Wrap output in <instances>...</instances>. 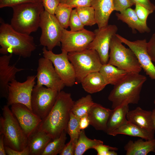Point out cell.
I'll return each mask as SVG.
<instances>
[{"label":"cell","mask_w":155,"mask_h":155,"mask_svg":"<svg viewBox=\"0 0 155 155\" xmlns=\"http://www.w3.org/2000/svg\"><path fill=\"white\" fill-rule=\"evenodd\" d=\"M152 111V117L153 121L154 126L155 127V108H154Z\"/></svg>","instance_id":"cell-47"},{"label":"cell","mask_w":155,"mask_h":155,"mask_svg":"<svg viewBox=\"0 0 155 155\" xmlns=\"http://www.w3.org/2000/svg\"><path fill=\"white\" fill-rule=\"evenodd\" d=\"M94 103L91 96L88 94L74 102L71 112L75 116L80 118L88 115Z\"/></svg>","instance_id":"cell-28"},{"label":"cell","mask_w":155,"mask_h":155,"mask_svg":"<svg viewBox=\"0 0 155 155\" xmlns=\"http://www.w3.org/2000/svg\"><path fill=\"white\" fill-rule=\"evenodd\" d=\"M79 17L84 26H92L96 24L95 11L91 6H83L75 8Z\"/></svg>","instance_id":"cell-33"},{"label":"cell","mask_w":155,"mask_h":155,"mask_svg":"<svg viewBox=\"0 0 155 155\" xmlns=\"http://www.w3.org/2000/svg\"><path fill=\"white\" fill-rule=\"evenodd\" d=\"M42 3L44 10L54 14L56 8L60 3V0H42Z\"/></svg>","instance_id":"cell-38"},{"label":"cell","mask_w":155,"mask_h":155,"mask_svg":"<svg viewBox=\"0 0 155 155\" xmlns=\"http://www.w3.org/2000/svg\"><path fill=\"white\" fill-rule=\"evenodd\" d=\"M43 57L52 62L55 70L65 86L71 87L76 82L75 71L73 65L69 60L68 53L62 51L59 54L54 53L52 51L48 50L44 47L42 49Z\"/></svg>","instance_id":"cell-11"},{"label":"cell","mask_w":155,"mask_h":155,"mask_svg":"<svg viewBox=\"0 0 155 155\" xmlns=\"http://www.w3.org/2000/svg\"><path fill=\"white\" fill-rule=\"evenodd\" d=\"M72 9L65 3H60L54 14L61 26L66 29L69 26V20Z\"/></svg>","instance_id":"cell-32"},{"label":"cell","mask_w":155,"mask_h":155,"mask_svg":"<svg viewBox=\"0 0 155 155\" xmlns=\"http://www.w3.org/2000/svg\"><path fill=\"white\" fill-rule=\"evenodd\" d=\"M80 118L71 112L66 131L70 136V140L75 148L81 130L80 126Z\"/></svg>","instance_id":"cell-31"},{"label":"cell","mask_w":155,"mask_h":155,"mask_svg":"<svg viewBox=\"0 0 155 155\" xmlns=\"http://www.w3.org/2000/svg\"><path fill=\"white\" fill-rule=\"evenodd\" d=\"M10 109L28 137L38 129L42 120L26 106L15 104Z\"/></svg>","instance_id":"cell-16"},{"label":"cell","mask_w":155,"mask_h":155,"mask_svg":"<svg viewBox=\"0 0 155 155\" xmlns=\"http://www.w3.org/2000/svg\"><path fill=\"white\" fill-rule=\"evenodd\" d=\"M128 121L148 131L155 133L152 117V111L143 109L138 106L135 109L129 110L126 115Z\"/></svg>","instance_id":"cell-19"},{"label":"cell","mask_w":155,"mask_h":155,"mask_svg":"<svg viewBox=\"0 0 155 155\" xmlns=\"http://www.w3.org/2000/svg\"><path fill=\"white\" fill-rule=\"evenodd\" d=\"M10 25L16 31L30 35L39 27L41 16L44 10L42 2H28L11 7Z\"/></svg>","instance_id":"cell-4"},{"label":"cell","mask_w":155,"mask_h":155,"mask_svg":"<svg viewBox=\"0 0 155 155\" xmlns=\"http://www.w3.org/2000/svg\"><path fill=\"white\" fill-rule=\"evenodd\" d=\"M94 36V32L85 29L73 31L63 28L61 40V51L68 53L86 49Z\"/></svg>","instance_id":"cell-12"},{"label":"cell","mask_w":155,"mask_h":155,"mask_svg":"<svg viewBox=\"0 0 155 155\" xmlns=\"http://www.w3.org/2000/svg\"><path fill=\"white\" fill-rule=\"evenodd\" d=\"M93 149L96 151L97 155H109L111 150L117 151L118 150V148L116 147L104 145L103 144L95 146Z\"/></svg>","instance_id":"cell-39"},{"label":"cell","mask_w":155,"mask_h":155,"mask_svg":"<svg viewBox=\"0 0 155 155\" xmlns=\"http://www.w3.org/2000/svg\"><path fill=\"white\" fill-rule=\"evenodd\" d=\"M120 134L138 137L145 140L155 139L154 133L142 128L129 121L114 130L109 135L115 136Z\"/></svg>","instance_id":"cell-22"},{"label":"cell","mask_w":155,"mask_h":155,"mask_svg":"<svg viewBox=\"0 0 155 155\" xmlns=\"http://www.w3.org/2000/svg\"><path fill=\"white\" fill-rule=\"evenodd\" d=\"M66 0H60V3H65V2Z\"/></svg>","instance_id":"cell-48"},{"label":"cell","mask_w":155,"mask_h":155,"mask_svg":"<svg viewBox=\"0 0 155 155\" xmlns=\"http://www.w3.org/2000/svg\"><path fill=\"white\" fill-rule=\"evenodd\" d=\"M103 144L99 140L88 138L86 135L84 130H81L75 147L74 155H82L87 150L93 149L95 146Z\"/></svg>","instance_id":"cell-29"},{"label":"cell","mask_w":155,"mask_h":155,"mask_svg":"<svg viewBox=\"0 0 155 155\" xmlns=\"http://www.w3.org/2000/svg\"><path fill=\"white\" fill-rule=\"evenodd\" d=\"M36 78V75H29L23 82H18L16 79L10 82L8 88L7 104L9 106L20 103L26 105L32 111L31 100Z\"/></svg>","instance_id":"cell-10"},{"label":"cell","mask_w":155,"mask_h":155,"mask_svg":"<svg viewBox=\"0 0 155 155\" xmlns=\"http://www.w3.org/2000/svg\"><path fill=\"white\" fill-rule=\"evenodd\" d=\"M68 57L74 68L78 83H81L88 74L99 71L102 65L98 53L92 49L69 52Z\"/></svg>","instance_id":"cell-7"},{"label":"cell","mask_w":155,"mask_h":155,"mask_svg":"<svg viewBox=\"0 0 155 155\" xmlns=\"http://www.w3.org/2000/svg\"><path fill=\"white\" fill-rule=\"evenodd\" d=\"M118 20L126 23L133 30H136L141 33H148L150 28L139 19L134 9L128 8L123 11L116 13Z\"/></svg>","instance_id":"cell-24"},{"label":"cell","mask_w":155,"mask_h":155,"mask_svg":"<svg viewBox=\"0 0 155 155\" xmlns=\"http://www.w3.org/2000/svg\"><path fill=\"white\" fill-rule=\"evenodd\" d=\"M140 139L135 141L129 140L124 147L126 155H147L155 152V139L144 141Z\"/></svg>","instance_id":"cell-23"},{"label":"cell","mask_w":155,"mask_h":155,"mask_svg":"<svg viewBox=\"0 0 155 155\" xmlns=\"http://www.w3.org/2000/svg\"><path fill=\"white\" fill-rule=\"evenodd\" d=\"M146 77L140 73L129 72L120 82L114 86L108 100L112 109L124 104H137Z\"/></svg>","instance_id":"cell-3"},{"label":"cell","mask_w":155,"mask_h":155,"mask_svg":"<svg viewBox=\"0 0 155 155\" xmlns=\"http://www.w3.org/2000/svg\"><path fill=\"white\" fill-rule=\"evenodd\" d=\"M116 35L133 51L146 75L155 81V66L148 53L146 40L131 41L118 34H116Z\"/></svg>","instance_id":"cell-15"},{"label":"cell","mask_w":155,"mask_h":155,"mask_svg":"<svg viewBox=\"0 0 155 155\" xmlns=\"http://www.w3.org/2000/svg\"><path fill=\"white\" fill-rule=\"evenodd\" d=\"M129 104H124L112 109L108 120L105 133L109 134L128 122L126 115L129 110Z\"/></svg>","instance_id":"cell-25"},{"label":"cell","mask_w":155,"mask_h":155,"mask_svg":"<svg viewBox=\"0 0 155 155\" xmlns=\"http://www.w3.org/2000/svg\"><path fill=\"white\" fill-rule=\"evenodd\" d=\"M37 71V85L44 86L59 92L65 86L48 59L43 57L39 59Z\"/></svg>","instance_id":"cell-14"},{"label":"cell","mask_w":155,"mask_h":155,"mask_svg":"<svg viewBox=\"0 0 155 155\" xmlns=\"http://www.w3.org/2000/svg\"><path fill=\"white\" fill-rule=\"evenodd\" d=\"M59 92L44 86L35 85L32 92V111L42 120L49 114L53 106Z\"/></svg>","instance_id":"cell-9"},{"label":"cell","mask_w":155,"mask_h":155,"mask_svg":"<svg viewBox=\"0 0 155 155\" xmlns=\"http://www.w3.org/2000/svg\"><path fill=\"white\" fill-rule=\"evenodd\" d=\"M1 22L0 53L13 54L24 58L31 57L36 49L34 38L15 30L10 24Z\"/></svg>","instance_id":"cell-2"},{"label":"cell","mask_w":155,"mask_h":155,"mask_svg":"<svg viewBox=\"0 0 155 155\" xmlns=\"http://www.w3.org/2000/svg\"><path fill=\"white\" fill-rule=\"evenodd\" d=\"M52 140L45 131L38 129L28 137L30 155H42L47 144Z\"/></svg>","instance_id":"cell-21"},{"label":"cell","mask_w":155,"mask_h":155,"mask_svg":"<svg viewBox=\"0 0 155 155\" xmlns=\"http://www.w3.org/2000/svg\"><path fill=\"white\" fill-rule=\"evenodd\" d=\"M92 0H66L65 3L72 8L83 6H91Z\"/></svg>","instance_id":"cell-40"},{"label":"cell","mask_w":155,"mask_h":155,"mask_svg":"<svg viewBox=\"0 0 155 155\" xmlns=\"http://www.w3.org/2000/svg\"><path fill=\"white\" fill-rule=\"evenodd\" d=\"M12 54L0 57V97L7 99L9 83L16 79L17 73L24 70L17 68L15 65H10Z\"/></svg>","instance_id":"cell-17"},{"label":"cell","mask_w":155,"mask_h":155,"mask_svg":"<svg viewBox=\"0 0 155 155\" xmlns=\"http://www.w3.org/2000/svg\"><path fill=\"white\" fill-rule=\"evenodd\" d=\"M42 0H0V8L12 7L15 5L28 2H42Z\"/></svg>","instance_id":"cell-36"},{"label":"cell","mask_w":155,"mask_h":155,"mask_svg":"<svg viewBox=\"0 0 155 155\" xmlns=\"http://www.w3.org/2000/svg\"><path fill=\"white\" fill-rule=\"evenodd\" d=\"M115 25H108L94 30V39L87 49L94 50L98 53L102 64L108 63L109 58V51L112 37L118 30Z\"/></svg>","instance_id":"cell-13"},{"label":"cell","mask_w":155,"mask_h":155,"mask_svg":"<svg viewBox=\"0 0 155 155\" xmlns=\"http://www.w3.org/2000/svg\"><path fill=\"white\" fill-rule=\"evenodd\" d=\"M154 104H155V99L154 100Z\"/></svg>","instance_id":"cell-49"},{"label":"cell","mask_w":155,"mask_h":155,"mask_svg":"<svg viewBox=\"0 0 155 155\" xmlns=\"http://www.w3.org/2000/svg\"><path fill=\"white\" fill-rule=\"evenodd\" d=\"M91 6L94 9L98 28L108 25L110 15L114 11L113 0H92Z\"/></svg>","instance_id":"cell-20"},{"label":"cell","mask_w":155,"mask_h":155,"mask_svg":"<svg viewBox=\"0 0 155 155\" xmlns=\"http://www.w3.org/2000/svg\"><path fill=\"white\" fill-rule=\"evenodd\" d=\"M5 145L3 135H0V155H7L5 149Z\"/></svg>","instance_id":"cell-46"},{"label":"cell","mask_w":155,"mask_h":155,"mask_svg":"<svg viewBox=\"0 0 155 155\" xmlns=\"http://www.w3.org/2000/svg\"><path fill=\"white\" fill-rule=\"evenodd\" d=\"M75 147L71 141L65 144L62 151L59 154L60 155H73L74 154Z\"/></svg>","instance_id":"cell-44"},{"label":"cell","mask_w":155,"mask_h":155,"mask_svg":"<svg viewBox=\"0 0 155 155\" xmlns=\"http://www.w3.org/2000/svg\"><path fill=\"white\" fill-rule=\"evenodd\" d=\"M84 90L92 94L103 90L107 85L99 71L90 73L86 75L81 83Z\"/></svg>","instance_id":"cell-26"},{"label":"cell","mask_w":155,"mask_h":155,"mask_svg":"<svg viewBox=\"0 0 155 155\" xmlns=\"http://www.w3.org/2000/svg\"><path fill=\"white\" fill-rule=\"evenodd\" d=\"M5 149L7 155H30V151L28 146L22 151L14 150L9 147L5 146Z\"/></svg>","instance_id":"cell-42"},{"label":"cell","mask_w":155,"mask_h":155,"mask_svg":"<svg viewBox=\"0 0 155 155\" xmlns=\"http://www.w3.org/2000/svg\"><path fill=\"white\" fill-rule=\"evenodd\" d=\"M130 0L133 5L138 4L153 11L155 10V5L150 0Z\"/></svg>","instance_id":"cell-43"},{"label":"cell","mask_w":155,"mask_h":155,"mask_svg":"<svg viewBox=\"0 0 155 155\" xmlns=\"http://www.w3.org/2000/svg\"><path fill=\"white\" fill-rule=\"evenodd\" d=\"M39 27L42 31L39 40L41 45L50 51L60 45L63 28L54 14L44 10L41 16Z\"/></svg>","instance_id":"cell-8"},{"label":"cell","mask_w":155,"mask_h":155,"mask_svg":"<svg viewBox=\"0 0 155 155\" xmlns=\"http://www.w3.org/2000/svg\"><path fill=\"white\" fill-rule=\"evenodd\" d=\"M79 125L81 130H84L90 125V121L88 115L80 118Z\"/></svg>","instance_id":"cell-45"},{"label":"cell","mask_w":155,"mask_h":155,"mask_svg":"<svg viewBox=\"0 0 155 155\" xmlns=\"http://www.w3.org/2000/svg\"><path fill=\"white\" fill-rule=\"evenodd\" d=\"M0 117V135L4 136L5 146L22 151L28 146V137L7 104L2 108Z\"/></svg>","instance_id":"cell-5"},{"label":"cell","mask_w":155,"mask_h":155,"mask_svg":"<svg viewBox=\"0 0 155 155\" xmlns=\"http://www.w3.org/2000/svg\"><path fill=\"white\" fill-rule=\"evenodd\" d=\"M122 43L116 34L112 37L108 63L128 72L140 73L142 69L135 55Z\"/></svg>","instance_id":"cell-6"},{"label":"cell","mask_w":155,"mask_h":155,"mask_svg":"<svg viewBox=\"0 0 155 155\" xmlns=\"http://www.w3.org/2000/svg\"><path fill=\"white\" fill-rule=\"evenodd\" d=\"M114 11L122 12L133 4L130 0H113Z\"/></svg>","instance_id":"cell-37"},{"label":"cell","mask_w":155,"mask_h":155,"mask_svg":"<svg viewBox=\"0 0 155 155\" xmlns=\"http://www.w3.org/2000/svg\"><path fill=\"white\" fill-rule=\"evenodd\" d=\"M99 72L107 85L114 86L120 82L129 73L108 63L102 64Z\"/></svg>","instance_id":"cell-27"},{"label":"cell","mask_w":155,"mask_h":155,"mask_svg":"<svg viewBox=\"0 0 155 155\" xmlns=\"http://www.w3.org/2000/svg\"><path fill=\"white\" fill-rule=\"evenodd\" d=\"M135 5L134 10L138 18L143 23L147 24L148 16L153 11L138 4H136Z\"/></svg>","instance_id":"cell-35"},{"label":"cell","mask_w":155,"mask_h":155,"mask_svg":"<svg viewBox=\"0 0 155 155\" xmlns=\"http://www.w3.org/2000/svg\"><path fill=\"white\" fill-rule=\"evenodd\" d=\"M84 26L79 17L76 9H73L69 22V26L70 28V30L73 31L80 30L84 29Z\"/></svg>","instance_id":"cell-34"},{"label":"cell","mask_w":155,"mask_h":155,"mask_svg":"<svg viewBox=\"0 0 155 155\" xmlns=\"http://www.w3.org/2000/svg\"><path fill=\"white\" fill-rule=\"evenodd\" d=\"M112 109L104 107L94 102L88 115L90 125L97 130L106 132L107 122Z\"/></svg>","instance_id":"cell-18"},{"label":"cell","mask_w":155,"mask_h":155,"mask_svg":"<svg viewBox=\"0 0 155 155\" xmlns=\"http://www.w3.org/2000/svg\"><path fill=\"white\" fill-rule=\"evenodd\" d=\"M67 131H64L58 137L51 141L47 144L42 155H57L63 149L67 139Z\"/></svg>","instance_id":"cell-30"},{"label":"cell","mask_w":155,"mask_h":155,"mask_svg":"<svg viewBox=\"0 0 155 155\" xmlns=\"http://www.w3.org/2000/svg\"><path fill=\"white\" fill-rule=\"evenodd\" d=\"M71 94L59 92L56 102L47 116L41 122L38 129L44 131L53 140L66 131L71 110L74 102Z\"/></svg>","instance_id":"cell-1"},{"label":"cell","mask_w":155,"mask_h":155,"mask_svg":"<svg viewBox=\"0 0 155 155\" xmlns=\"http://www.w3.org/2000/svg\"><path fill=\"white\" fill-rule=\"evenodd\" d=\"M147 51L152 60L155 63V33L147 43Z\"/></svg>","instance_id":"cell-41"}]
</instances>
